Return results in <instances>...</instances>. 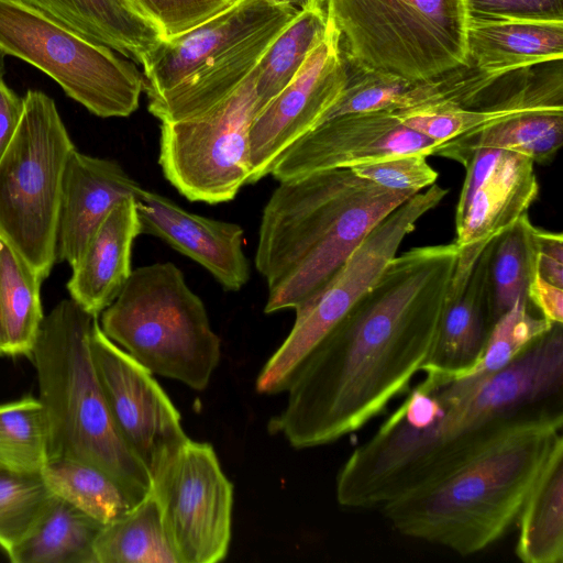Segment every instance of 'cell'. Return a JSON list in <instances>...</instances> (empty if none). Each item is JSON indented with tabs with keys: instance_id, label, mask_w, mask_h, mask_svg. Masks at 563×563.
Instances as JSON below:
<instances>
[{
	"instance_id": "obj_1",
	"label": "cell",
	"mask_w": 563,
	"mask_h": 563,
	"mask_svg": "<svg viewBox=\"0 0 563 563\" xmlns=\"http://www.w3.org/2000/svg\"><path fill=\"white\" fill-rule=\"evenodd\" d=\"M460 247L410 249L309 351L268 432L302 450L356 432L410 389L434 349Z\"/></svg>"
},
{
	"instance_id": "obj_2",
	"label": "cell",
	"mask_w": 563,
	"mask_h": 563,
	"mask_svg": "<svg viewBox=\"0 0 563 563\" xmlns=\"http://www.w3.org/2000/svg\"><path fill=\"white\" fill-rule=\"evenodd\" d=\"M421 372L424 378L339 470L341 507L380 509L456 464L507 421L562 406L563 323L494 374Z\"/></svg>"
},
{
	"instance_id": "obj_3",
	"label": "cell",
	"mask_w": 563,
	"mask_h": 563,
	"mask_svg": "<svg viewBox=\"0 0 563 563\" xmlns=\"http://www.w3.org/2000/svg\"><path fill=\"white\" fill-rule=\"evenodd\" d=\"M562 430V406L518 416L442 474L380 510L402 536L463 556L481 552L516 523Z\"/></svg>"
},
{
	"instance_id": "obj_4",
	"label": "cell",
	"mask_w": 563,
	"mask_h": 563,
	"mask_svg": "<svg viewBox=\"0 0 563 563\" xmlns=\"http://www.w3.org/2000/svg\"><path fill=\"white\" fill-rule=\"evenodd\" d=\"M278 183L264 207L255 252L268 287L265 313L308 299L385 217L417 194L384 188L350 168Z\"/></svg>"
},
{
	"instance_id": "obj_5",
	"label": "cell",
	"mask_w": 563,
	"mask_h": 563,
	"mask_svg": "<svg viewBox=\"0 0 563 563\" xmlns=\"http://www.w3.org/2000/svg\"><path fill=\"white\" fill-rule=\"evenodd\" d=\"M96 316L74 299L58 302L41 323L30 353L48 424V459L97 465L139 500L153 482L122 440L100 387L90 352Z\"/></svg>"
},
{
	"instance_id": "obj_6",
	"label": "cell",
	"mask_w": 563,
	"mask_h": 563,
	"mask_svg": "<svg viewBox=\"0 0 563 563\" xmlns=\"http://www.w3.org/2000/svg\"><path fill=\"white\" fill-rule=\"evenodd\" d=\"M103 333L152 374L203 390L221 356L207 309L170 262L132 271L99 314Z\"/></svg>"
},
{
	"instance_id": "obj_7",
	"label": "cell",
	"mask_w": 563,
	"mask_h": 563,
	"mask_svg": "<svg viewBox=\"0 0 563 563\" xmlns=\"http://www.w3.org/2000/svg\"><path fill=\"white\" fill-rule=\"evenodd\" d=\"M350 65L426 80L467 65L465 0H322Z\"/></svg>"
},
{
	"instance_id": "obj_8",
	"label": "cell",
	"mask_w": 563,
	"mask_h": 563,
	"mask_svg": "<svg viewBox=\"0 0 563 563\" xmlns=\"http://www.w3.org/2000/svg\"><path fill=\"white\" fill-rule=\"evenodd\" d=\"M23 101L0 157V238L44 280L56 262L63 177L75 146L49 96L30 89Z\"/></svg>"
},
{
	"instance_id": "obj_9",
	"label": "cell",
	"mask_w": 563,
	"mask_h": 563,
	"mask_svg": "<svg viewBox=\"0 0 563 563\" xmlns=\"http://www.w3.org/2000/svg\"><path fill=\"white\" fill-rule=\"evenodd\" d=\"M0 49L47 74L97 117L139 108L144 78L132 63L20 1L0 0Z\"/></svg>"
},
{
	"instance_id": "obj_10",
	"label": "cell",
	"mask_w": 563,
	"mask_h": 563,
	"mask_svg": "<svg viewBox=\"0 0 563 563\" xmlns=\"http://www.w3.org/2000/svg\"><path fill=\"white\" fill-rule=\"evenodd\" d=\"M448 192L433 184L402 202L367 234L325 284L295 308L291 330L257 375V393H285L301 360L374 285L416 223Z\"/></svg>"
},
{
	"instance_id": "obj_11",
	"label": "cell",
	"mask_w": 563,
	"mask_h": 563,
	"mask_svg": "<svg viewBox=\"0 0 563 563\" xmlns=\"http://www.w3.org/2000/svg\"><path fill=\"white\" fill-rule=\"evenodd\" d=\"M256 113L254 69L222 101L161 122L158 164L165 178L190 201L234 199L250 184V129Z\"/></svg>"
},
{
	"instance_id": "obj_12",
	"label": "cell",
	"mask_w": 563,
	"mask_h": 563,
	"mask_svg": "<svg viewBox=\"0 0 563 563\" xmlns=\"http://www.w3.org/2000/svg\"><path fill=\"white\" fill-rule=\"evenodd\" d=\"M178 563L225 560L232 536L233 485L213 446L189 440L153 479Z\"/></svg>"
},
{
	"instance_id": "obj_13",
	"label": "cell",
	"mask_w": 563,
	"mask_h": 563,
	"mask_svg": "<svg viewBox=\"0 0 563 563\" xmlns=\"http://www.w3.org/2000/svg\"><path fill=\"white\" fill-rule=\"evenodd\" d=\"M89 344L113 422L153 482L189 440L180 413L154 374L103 333L99 317L93 322Z\"/></svg>"
},
{
	"instance_id": "obj_14",
	"label": "cell",
	"mask_w": 563,
	"mask_h": 563,
	"mask_svg": "<svg viewBox=\"0 0 563 563\" xmlns=\"http://www.w3.org/2000/svg\"><path fill=\"white\" fill-rule=\"evenodd\" d=\"M349 68L340 34L328 18L324 36L297 76L252 122L250 184L271 174L278 157L324 120L347 84Z\"/></svg>"
},
{
	"instance_id": "obj_15",
	"label": "cell",
	"mask_w": 563,
	"mask_h": 563,
	"mask_svg": "<svg viewBox=\"0 0 563 563\" xmlns=\"http://www.w3.org/2000/svg\"><path fill=\"white\" fill-rule=\"evenodd\" d=\"M441 144L405 126L394 111L351 113L323 121L292 143L271 174L278 181L351 168L401 154L433 155Z\"/></svg>"
},
{
	"instance_id": "obj_16",
	"label": "cell",
	"mask_w": 563,
	"mask_h": 563,
	"mask_svg": "<svg viewBox=\"0 0 563 563\" xmlns=\"http://www.w3.org/2000/svg\"><path fill=\"white\" fill-rule=\"evenodd\" d=\"M496 236L460 247L438 339L424 366L460 373L481 357L495 324L490 258Z\"/></svg>"
},
{
	"instance_id": "obj_17",
	"label": "cell",
	"mask_w": 563,
	"mask_h": 563,
	"mask_svg": "<svg viewBox=\"0 0 563 563\" xmlns=\"http://www.w3.org/2000/svg\"><path fill=\"white\" fill-rule=\"evenodd\" d=\"M297 12L269 0H240L199 26L162 40L141 63L147 97L174 88L267 25Z\"/></svg>"
},
{
	"instance_id": "obj_18",
	"label": "cell",
	"mask_w": 563,
	"mask_h": 563,
	"mask_svg": "<svg viewBox=\"0 0 563 563\" xmlns=\"http://www.w3.org/2000/svg\"><path fill=\"white\" fill-rule=\"evenodd\" d=\"M135 201L141 233L163 240L200 264L227 290L238 291L249 282L244 231L239 224L189 212L143 188Z\"/></svg>"
},
{
	"instance_id": "obj_19",
	"label": "cell",
	"mask_w": 563,
	"mask_h": 563,
	"mask_svg": "<svg viewBox=\"0 0 563 563\" xmlns=\"http://www.w3.org/2000/svg\"><path fill=\"white\" fill-rule=\"evenodd\" d=\"M536 70L508 74L498 93L476 107L443 106L395 114L405 126L442 144L526 113L563 111L562 59Z\"/></svg>"
},
{
	"instance_id": "obj_20",
	"label": "cell",
	"mask_w": 563,
	"mask_h": 563,
	"mask_svg": "<svg viewBox=\"0 0 563 563\" xmlns=\"http://www.w3.org/2000/svg\"><path fill=\"white\" fill-rule=\"evenodd\" d=\"M142 187L114 161L70 153L63 177L56 262L74 266L110 210Z\"/></svg>"
},
{
	"instance_id": "obj_21",
	"label": "cell",
	"mask_w": 563,
	"mask_h": 563,
	"mask_svg": "<svg viewBox=\"0 0 563 563\" xmlns=\"http://www.w3.org/2000/svg\"><path fill=\"white\" fill-rule=\"evenodd\" d=\"M141 234L135 198L118 202L90 236L67 283L70 298L99 316L132 273L131 253Z\"/></svg>"
},
{
	"instance_id": "obj_22",
	"label": "cell",
	"mask_w": 563,
	"mask_h": 563,
	"mask_svg": "<svg viewBox=\"0 0 563 563\" xmlns=\"http://www.w3.org/2000/svg\"><path fill=\"white\" fill-rule=\"evenodd\" d=\"M563 59V21L468 18L466 62L495 78Z\"/></svg>"
},
{
	"instance_id": "obj_23",
	"label": "cell",
	"mask_w": 563,
	"mask_h": 563,
	"mask_svg": "<svg viewBox=\"0 0 563 563\" xmlns=\"http://www.w3.org/2000/svg\"><path fill=\"white\" fill-rule=\"evenodd\" d=\"M297 14L275 21L174 88L148 97V111L159 122H167L230 97L250 78L267 47Z\"/></svg>"
},
{
	"instance_id": "obj_24",
	"label": "cell",
	"mask_w": 563,
	"mask_h": 563,
	"mask_svg": "<svg viewBox=\"0 0 563 563\" xmlns=\"http://www.w3.org/2000/svg\"><path fill=\"white\" fill-rule=\"evenodd\" d=\"M538 195L534 162L504 151L455 224L454 243L465 247L500 234L527 214Z\"/></svg>"
},
{
	"instance_id": "obj_25",
	"label": "cell",
	"mask_w": 563,
	"mask_h": 563,
	"mask_svg": "<svg viewBox=\"0 0 563 563\" xmlns=\"http://www.w3.org/2000/svg\"><path fill=\"white\" fill-rule=\"evenodd\" d=\"M141 64L163 37L128 0H16Z\"/></svg>"
},
{
	"instance_id": "obj_26",
	"label": "cell",
	"mask_w": 563,
	"mask_h": 563,
	"mask_svg": "<svg viewBox=\"0 0 563 563\" xmlns=\"http://www.w3.org/2000/svg\"><path fill=\"white\" fill-rule=\"evenodd\" d=\"M516 523L515 553L521 562H563V437L553 445Z\"/></svg>"
},
{
	"instance_id": "obj_27",
	"label": "cell",
	"mask_w": 563,
	"mask_h": 563,
	"mask_svg": "<svg viewBox=\"0 0 563 563\" xmlns=\"http://www.w3.org/2000/svg\"><path fill=\"white\" fill-rule=\"evenodd\" d=\"M104 525L56 496L23 541L13 563H96L93 545Z\"/></svg>"
},
{
	"instance_id": "obj_28",
	"label": "cell",
	"mask_w": 563,
	"mask_h": 563,
	"mask_svg": "<svg viewBox=\"0 0 563 563\" xmlns=\"http://www.w3.org/2000/svg\"><path fill=\"white\" fill-rule=\"evenodd\" d=\"M563 143V111H537L508 119L442 143L434 152L461 162L474 150L490 147L550 163Z\"/></svg>"
},
{
	"instance_id": "obj_29",
	"label": "cell",
	"mask_w": 563,
	"mask_h": 563,
	"mask_svg": "<svg viewBox=\"0 0 563 563\" xmlns=\"http://www.w3.org/2000/svg\"><path fill=\"white\" fill-rule=\"evenodd\" d=\"M42 475L56 496L102 525L118 520L142 501L115 477L91 463L48 459Z\"/></svg>"
},
{
	"instance_id": "obj_30",
	"label": "cell",
	"mask_w": 563,
	"mask_h": 563,
	"mask_svg": "<svg viewBox=\"0 0 563 563\" xmlns=\"http://www.w3.org/2000/svg\"><path fill=\"white\" fill-rule=\"evenodd\" d=\"M93 553L96 563H178L152 493L101 528Z\"/></svg>"
},
{
	"instance_id": "obj_31",
	"label": "cell",
	"mask_w": 563,
	"mask_h": 563,
	"mask_svg": "<svg viewBox=\"0 0 563 563\" xmlns=\"http://www.w3.org/2000/svg\"><path fill=\"white\" fill-rule=\"evenodd\" d=\"M327 25L325 8L319 2L300 10L275 37L255 68L257 113L297 76Z\"/></svg>"
},
{
	"instance_id": "obj_32",
	"label": "cell",
	"mask_w": 563,
	"mask_h": 563,
	"mask_svg": "<svg viewBox=\"0 0 563 563\" xmlns=\"http://www.w3.org/2000/svg\"><path fill=\"white\" fill-rule=\"evenodd\" d=\"M43 279L0 238V310L5 355H29L44 319Z\"/></svg>"
},
{
	"instance_id": "obj_33",
	"label": "cell",
	"mask_w": 563,
	"mask_h": 563,
	"mask_svg": "<svg viewBox=\"0 0 563 563\" xmlns=\"http://www.w3.org/2000/svg\"><path fill=\"white\" fill-rule=\"evenodd\" d=\"M48 461V424L40 399L0 405V467L42 473Z\"/></svg>"
},
{
	"instance_id": "obj_34",
	"label": "cell",
	"mask_w": 563,
	"mask_h": 563,
	"mask_svg": "<svg viewBox=\"0 0 563 563\" xmlns=\"http://www.w3.org/2000/svg\"><path fill=\"white\" fill-rule=\"evenodd\" d=\"M532 227L528 214H525L494 240L490 279L495 322L517 300L528 299L534 267Z\"/></svg>"
},
{
	"instance_id": "obj_35",
	"label": "cell",
	"mask_w": 563,
	"mask_h": 563,
	"mask_svg": "<svg viewBox=\"0 0 563 563\" xmlns=\"http://www.w3.org/2000/svg\"><path fill=\"white\" fill-rule=\"evenodd\" d=\"M54 497L42 473L0 467V547L10 554Z\"/></svg>"
},
{
	"instance_id": "obj_36",
	"label": "cell",
	"mask_w": 563,
	"mask_h": 563,
	"mask_svg": "<svg viewBox=\"0 0 563 563\" xmlns=\"http://www.w3.org/2000/svg\"><path fill=\"white\" fill-rule=\"evenodd\" d=\"M528 299L517 300L499 317L489 334L478 361L459 375H489L510 364L533 341L548 332L554 323L534 316Z\"/></svg>"
},
{
	"instance_id": "obj_37",
	"label": "cell",
	"mask_w": 563,
	"mask_h": 563,
	"mask_svg": "<svg viewBox=\"0 0 563 563\" xmlns=\"http://www.w3.org/2000/svg\"><path fill=\"white\" fill-rule=\"evenodd\" d=\"M349 67L347 84L323 121L351 113L379 110L402 111L409 108L418 80L413 81L350 64Z\"/></svg>"
},
{
	"instance_id": "obj_38",
	"label": "cell",
	"mask_w": 563,
	"mask_h": 563,
	"mask_svg": "<svg viewBox=\"0 0 563 563\" xmlns=\"http://www.w3.org/2000/svg\"><path fill=\"white\" fill-rule=\"evenodd\" d=\"M163 40L179 36L231 8L240 0H128Z\"/></svg>"
},
{
	"instance_id": "obj_39",
	"label": "cell",
	"mask_w": 563,
	"mask_h": 563,
	"mask_svg": "<svg viewBox=\"0 0 563 563\" xmlns=\"http://www.w3.org/2000/svg\"><path fill=\"white\" fill-rule=\"evenodd\" d=\"M423 153L401 154L350 169L364 179L390 190L419 192L435 184L438 173Z\"/></svg>"
},
{
	"instance_id": "obj_40",
	"label": "cell",
	"mask_w": 563,
	"mask_h": 563,
	"mask_svg": "<svg viewBox=\"0 0 563 563\" xmlns=\"http://www.w3.org/2000/svg\"><path fill=\"white\" fill-rule=\"evenodd\" d=\"M470 18L563 21V0H465Z\"/></svg>"
},
{
	"instance_id": "obj_41",
	"label": "cell",
	"mask_w": 563,
	"mask_h": 563,
	"mask_svg": "<svg viewBox=\"0 0 563 563\" xmlns=\"http://www.w3.org/2000/svg\"><path fill=\"white\" fill-rule=\"evenodd\" d=\"M534 264L540 276L563 288V235L532 227Z\"/></svg>"
},
{
	"instance_id": "obj_42",
	"label": "cell",
	"mask_w": 563,
	"mask_h": 563,
	"mask_svg": "<svg viewBox=\"0 0 563 563\" xmlns=\"http://www.w3.org/2000/svg\"><path fill=\"white\" fill-rule=\"evenodd\" d=\"M503 152V150L490 147L477 148L468 153L460 162L465 167L466 174L456 205L455 224L464 217L472 197L483 184Z\"/></svg>"
},
{
	"instance_id": "obj_43",
	"label": "cell",
	"mask_w": 563,
	"mask_h": 563,
	"mask_svg": "<svg viewBox=\"0 0 563 563\" xmlns=\"http://www.w3.org/2000/svg\"><path fill=\"white\" fill-rule=\"evenodd\" d=\"M528 299L542 317L552 323H563V288L543 279L536 264L528 286Z\"/></svg>"
},
{
	"instance_id": "obj_44",
	"label": "cell",
	"mask_w": 563,
	"mask_h": 563,
	"mask_svg": "<svg viewBox=\"0 0 563 563\" xmlns=\"http://www.w3.org/2000/svg\"><path fill=\"white\" fill-rule=\"evenodd\" d=\"M23 98L0 79V157L11 142L22 118Z\"/></svg>"
},
{
	"instance_id": "obj_45",
	"label": "cell",
	"mask_w": 563,
	"mask_h": 563,
	"mask_svg": "<svg viewBox=\"0 0 563 563\" xmlns=\"http://www.w3.org/2000/svg\"><path fill=\"white\" fill-rule=\"evenodd\" d=\"M276 4L289 5L298 11L322 2V0H269Z\"/></svg>"
},
{
	"instance_id": "obj_46",
	"label": "cell",
	"mask_w": 563,
	"mask_h": 563,
	"mask_svg": "<svg viewBox=\"0 0 563 563\" xmlns=\"http://www.w3.org/2000/svg\"><path fill=\"white\" fill-rule=\"evenodd\" d=\"M7 347H5V335L2 324V318H1V310H0V355H5Z\"/></svg>"
},
{
	"instance_id": "obj_47",
	"label": "cell",
	"mask_w": 563,
	"mask_h": 563,
	"mask_svg": "<svg viewBox=\"0 0 563 563\" xmlns=\"http://www.w3.org/2000/svg\"><path fill=\"white\" fill-rule=\"evenodd\" d=\"M4 58L5 54L0 49V79L3 77L5 73Z\"/></svg>"
}]
</instances>
